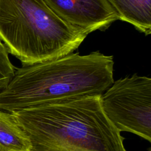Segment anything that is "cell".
I'll use <instances>...</instances> for the list:
<instances>
[{
	"label": "cell",
	"mask_w": 151,
	"mask_h": 151,
	"mask_svg": "<svg viewBox=\"0 0 151 151\" xmlns=\"http://www.w3.org/2000/svg\"><path fill=\"white\" fill-rule=\"evenodd\" d=\"M102 109L121 132L151 142V78L134 74L114 81L100 96Z\"/></svg>",
	"instance_id": "obj_4"
},
{
	"label": "cell",
	"mask_w": 151,
	"mask_h": 151,
	"mask_svg": "<svg viewBox=\"0 0 151 151\" xmlns=\"http://www.w3.org/2000/svg\"><path fill=\"white\" fill-rule=\"evenodd\" d=\"M15 69L9 60L6 47L0 40V90L7 86L14 76Z\"/></svg>",
	"instance_id": "obj_8"
},
{
	"label": "cell",
	"mask_w": 151,
	"mask_h": 151,
	"mask_svg": "<svg viewBox=\"0 0 151 151\" xmlns=\"http://www.w3.org/2000/svg\"><path fill=\"white\" fill-rule=\"evenodd\" d=\"M61 19L84 30L88 34L104 31L118 20L107 0H44Z\"/></svg>",
	"instance_id": "obj_5"
},
{
	"label": "cell",
	"mask_w": 151,
	"mask_h": 151,
	"mask_svg": "<svg viewBox=\"0 0 151 151\" xmlns=\"http://www.w3.org/2000/svg\"><path fill=\"white\" fill-rule=\"evenodd\" d=\"M100 96L11 112L29 151H126L120 132L105 115Z\"/></svg>",
	"instance_id": "obj_2"
},
{
	"label": "cell",
	"mask_w": 151,
	"mask_h": 151,
	"mask_svg": "<svg viewBox=\"0 0 151 151\" xmlns=\"http://www.w3.org/2000/svg\"><path fill=\"white\" fill-rule=\"evenodd\" d=\"M118 19L132 25L145 34L151 33V0H107Z\"/></svg>",
	"instance_id": "obj_6"
},
{
	"label": "cell",
	"mask_w": 151,
	"mask_h": 151,
	"mask_svg": "<svg viewBox=\"0 0 151 151\" xmlns=\"http://www.w3.org/2000/svg\"><path fill=\"white\" fill-rule=\"evenodd\" d=\"M87 35L59 17L44 0H0V40L22 65L73 52Z\"/></svg>",
	"instance_id": "obj_3"
},
{
	"label": "cell",
	"mask_w": 151,
	"mask_h": 151,
	"mask_svg": "<svg viewBox=\"0 0 151 151\" xmlns=\"http://www.w3.org/2000/svg\"><path fill=\"white\" fill-rule=\"evenodd\" d=\"M112 55L71 52L15 69L0 90V109L12 112L70 100L101 96L114 82Z\"/></svg>",
	"instance_id": "obj_1"
},
{
	"label": "cell",
	"mask_w": 151,
	"mask_h": 151,
	"mask_svg": "<svg viewBox=\"0 0 151 151\" xmlns=\"http://www.w3.org/2000/svg\"><path fill=\"white\" fill-rule=\"evenodd\" d=\"M0 148L2 151H29L30 141L11 113L0 109Z\"/></svg>",
	"instance_id": "obj_7"
},
{
	"label": "cell",
	"mask_w": 151,
	"mask_h": 151,
	"mask_svg": "<svg viewBox=\"0 0 151 151\" xmlns=\"http://www.w3.org/2000/svg\"><path fill=\"white\" fill-rule=\"evenodd\" d=\"M0 151H2V150L1 149V148H0Z\"/></svg>",
	"instance_id": "obj_9"
}]
</instances>
